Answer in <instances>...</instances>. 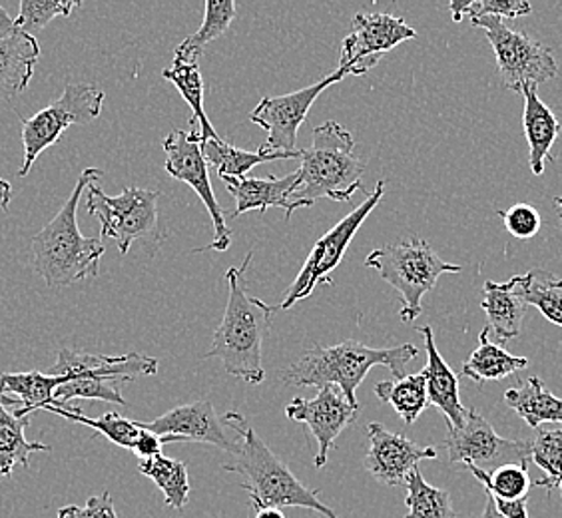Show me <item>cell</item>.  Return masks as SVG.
I'll return each mask as SVG.
<instances>
[{
    "mask_svg": "<svg viewBox=\"0 0 562 518\" xmlns=\"http://www.w3.org/2000/svg\"><path fill=\"white\" fill-rule=\"evenodd\" d=\"M222 421L241 439L236 463L224 464V471L238 473L244 478L241 488L248 491L251 507L256 510L300 507L325 518H341L319 498L322 491L303 485L239 413L229 410Z\"/></svg>",
    "mask_w": 562,
    "mask_h": 518,
    "instance_id": "1",
    "label": "cell"
},
{
    "mask_svg": "<svg viewBox=\"0 0 562 518\" xmlns=\"http://www.w3.org/2000/svg\"><path fill=\"white\" fill-rule=\"evenodd\" d=\"M251 251L238 268L226 271L227 305L222 324L214 334V344L204 359L216 357L227 375L249 385H260L266 379L261 368L263 341L270 334L271 312L268 303L249 297L246 292V271L251 263Z\"/></svg>",
    "mask_w": 562,
    "mask_h": 518,
    "instance_id": "2",
    "label": "cell"
},
{
    "mask_svg": "<svg viewBox=\"0 0 562 518\" xmlns=\"http://www.w3.org/2000/svg\"><path fill=\"white\" fill-rule=\"evenodd\" d=\"M104 176L98 168H87L66 204L33 238L34 270L48 288H68L78 281L97 278L104 256V239L80 234L76 212L80 198Z\"/></svg>",
    "mask_w": 562,
    "mask_h": 518,
    "instance_id": "3",
    "label": "cell"
},
{
    "mask_svg": "<svg viewBox=\"0 0 562 518\" xmlns=\"http://www.w3.org/2000/svg\"><path fill=\"white\" fill-rule=\"evenodd\" d=\"M419 356V349L405 346L375 347L347 339L337 346H315L307 349L297 361L281 373L280 379L288 387H325L336 385L349 405L359 407L357 387L368 378L369 371L378 365L391 369L395 379L405 378L407 363Z\"/></svg>",
    "mask_w": 562,
    "mask_h": 518,
    "instance_id": "4",
    "label": "cell"
},
{
    "mask_svg": "<svg viewBox=\"0 0 562 518\" xmlns=\"http://www.w3.org/2000/svg\"><path fill=\"white\" fill-rule=\"evenodd\" d=\"M300 160L302 168L297 170L300 176L293 185L285 219L297 207H310L317 200L349 202L359 190L363 192L366 164L356 151L351 132L336 120H327L314 128L312 146L302 150Z\"/></svg>",
    "mask_w": 562,
    "mask_h": 518,
    "instance_id": "5",
    "label": "cell"
},
{
    "mask_svg": "<svg viewBox=\"0 0 562 518\" xmlns=\"http://www.w3.org/2000/svg\"><path fill=\"white\" fill-rule=\"evenodd\" d=\"M158 373V361L138 351L126 356H90L75 349H60L55 373L65 378V383L55 391L53 407H65L72 399L109 401L128 407L116 383L150 378Z\"/></svg>",
    "mask_w": 562,
    "mask_h": 518,
    "instance_id": "6",
    "label": "cell"
},
{
    "mask_svg": "<svg viewBox=\"0 0 562 518\" xmlns=\"http://www.w3.org/2000/svg\"><path fill=\"white\" fill-rule=\"evenodd\" d=\"M366 268L378 271L383 280L400 293V317L412 324L423 312V297L431 292L445 273H461V266L441 259V256L422 238H403L373 249L366 259Z\"/></svg>",
    "mask_w": 562,
    "mask_h": 518,
    "instance_id": "7",
    "label": "cell"
},
{
    "mask_svg": "<svg viewBox=\"0 0 562 518\" xmlns=\"http://www.w3.org/2000/svg\"><path fill=\"white\" fill-rule=\"evenodd\" d=\"M87 210L100 222V238L114 239L122 256L142 238L158 236L160 192L126 188L122 194L106 195L97 184L88 185Z\"/></svg>",
    "mask_w": 562,
    "mask_h": 518,
    "instance_id": "8",
    "label": "cell"
},
{
    "mask_svg": "<svg viewBox=\"0 0 562 518\" xmlns=\"http://www.w3.org/2000/svg\"><path fill=\"white\" fill-rule=\"evenodd\" d=\"M471 22L485 31L495 50L503 87L522 92V88L541 87L542 82H549L559 75V65L551 48L537 43L529 34L508 29L498 16H481Z\"/></svg>",
    "mask_w": 562,
    "mask_h": 518,
    "instance_id": "9",
    "label": "cell"
},
{
    "mask_svg": "<svg viewBox=\"0 0 562 518\" xmlns=\"http://www.w3.org/2000/svg\"><path fill=\"white\" fill-rule=\"evenodd\" d=\"M106 94L94 85H68L63 97L50 106L36 112L33 119H22L24 160L19 176L31 172L34 162L46 148L55 146L72 124H88L102 112Z\"/></svg>",
    "mask_w": 562,
    "mask_h": 518,
    "instance_id": "10",
    "label": "cell"
},
{
    "mask_svg": "<svg viewBox=\"0 0 562 518\" xmlns=\"http://www.w3.org/2000/svg\"><path fill=\"white\" fill-rule=\"evenodd\" d=\"M385 194V180H379L375 190L366 198V202L349 212L339 224L331 227L325 236L315 241L310 258L305 259L300 275L295 278L292 288L285 293V297L278 305H270L271 314L285 312L295 303L302 302L314 293L317 285H331V271L336 270L346 256L351 239L356 238L359 227L368 219L369 214L378 207L381 198Z\"/></svg>",
    "mask_w": 562,
    "mask_h": 518,
    "instance_id": "11",
    "label": "cell"
},
{
    "mask_svg": "<svg viewBox=\"0 0 562 518\" xmlns=\"http://www.w3.org/2000/svg\"><path fill=\"white\" fill-rule=\"evenodd\" d=\"M164 151H166V172L170 178L184 182L194 190L202 204L206 205L212 224H214V239L206 248H198L195 251H226L232 244V229L227 227L226 216L222 207L217 204L214 188L210 182V166H207L204 151H202V136L200 130H172L162 142Z\"/></svg>",
    "mask_w": 562,
    "mask_h": 518,
    "instance_id": "12",
    "label": "cell"
},
{
    "mask_svg": "<svg viewBox=\"0 0 562 518\" xmlns=\"http://www.w3.org/2000/svg\"><path fill=\"white\" fill-rule=\"evenodd\" d=\"M445 447L451 463H465L485 473H493L507 464L529 466L532 463L530 441L503 439L475 409H469L461 429L449 431Z\"/></svg>",
    "mask_w": 562,
    "mask_h": 518,
    "instance_id": "13",
    "label": "cell"
},
{
    "mask_svg": "<svg viewBox=\"0 0 562 518\" xmlns=\"http://www.w3.org/2000/svg\"><path fill=\"white\" fill-rule=\"evenodd\" d=\"M347 70L337 68L334 75L325 76L319 82L312 87L302 88L292 94L283 97L261 98L260 104L251 112V122L260 128L268 130V140L261 144V150L283 151V154H295L297 148V132L302 128L303 122L307 119L310 110L314 106L317 97L325 88L334 87L346 78Z\"/></svg>",
    "mask_w": 562,
    "mask_h": 518,
    "instance_id": "14",
    "label": "cell"
},
{
    "mask_svg": "<svg viewBox=\"0 0 562 518\" xmlns=\"http://www.w3.org/2000/svg\"><path fill=\"white\" fill-rule=\"evenodd\" d=\"M136 423L144 431L158 435L162 439V444H212L234 457L241 451L239 435L227 432L226 425L217 417L216 409L210 401H195V403L180 405L156 417L154 421Z\"/></svg>",
    "mask_w": 562,
    "mask_h": 518,
    "instance_id": "15",
    "label": "cell"
},
{
    "mask_svg": "<svg viewBox=\"0 0 562 518\" xmlns=\"http://www.w3.org/2000/svg\"><path fill=\"white\" fill-rule=\"evenodd\" d=\"M417 36L415 29L393 14L357 12L353 31L344 38L339 68L349 76H363L378 66L381 56Z\"/></svg>",
    "mask_w": 562,
    "mask_h": 518,
    "instance_id": "16",
    "label": "cell"
},
{
    "mask_svg": "<svg viewBox=\"0 0 562 518\" xmlns=\"http://www.w3.org/2000/svg\"><path fill=\"white\" fill-rule=\"evenodd\" d=\"M361 407L347 403L344 393L336 385H325L317 388L314 399L295 397L285 407V415L292 421L305 423L317 441L315 469H324L329 457V449L336 444V439L356 421Z\"/></svg>",
    "mask_w": 562,
    "mask_h": 518,
    "instance_id": "17",
    "label": "cell"
},
{
    "mask_svg": "<svg viewBox=\"0 0 562 518\" xmlns=\"http://www.w3.org/2000/svg\"><path fill=\"white\" fill-rule=\"evenodd\" d=\"M369 449L366 454V469L369 475L385 486L405 485L413 469L422 461L437 459L435 447H422L412 439L383 427L381 423L368 425Z\"/></svg>",
    "mask_w": 562,
    "mask_h": 518,
    "instance_id": "18",
    "label": "cell"
},
{
    "mask_svg": "<svg viewBox=\"0 0 562 518\" xmlns=\"http://www.w3.org/2000/svg\"><path fill=\"white\" fill-rule=\"evenodd\" d=\"M423 335L425 341V353H427V365L423 368V375L427 381V397L429 405L437 407L445 415L449 423V431L461 429L465 425L467 413L469 409L463 407L461 397H459V379L453 373V369L447 365L439 349L435 346V335L429 325L417 329Z\"/></svg>",
    "mask_w": 562,
    "mask_h": 518,
    "instance_id": "19",
    "label": "cell"
},
{
    "mask_svg": "<svg viewBox=\"0 0 562 518\" xmlns=\"http://www.w3.org/2000/svg\"><path fill=\"white\" fill-rule=\"evenodd\" d=\"M520 94L525 97L522 130L529 144L530 170L535 176H542L544 164L552 160V146L561 136V120L542 102L539 87L522 88Z\"/></svg>",
    "mask_w": 562,
    "mask_h": 518,
    "instance_id": "20",
    "label": "cell"
},
{
    "mask_svg": "<svg viewBox=\"0 0 562 518\" xmlns=\"http://www.w3.org/2000/svg\"><path fill=\"white\" fill-rule=\"evenodd\" d=\"M297 170L281 178H222L226 182L227 192L236 200V207L232 210L229 216L238 217L246 212L258 210L266 214L270 207H290V198H292L293 185L297 182Z\"/></svg>",
    "mask_w": 562,
    "mask_h": 518,
    "instance_id": "21",
    "label": "cell"
},
{
    "mask_svg": "<svg viewBox=\"0 0 562 518\" xmlns=\"http://www.w3.org/2000/svg\"><path fill=\"white\" fill-rule=\"evenodd\" d=\"M41 56L36 36L14 29L0 36V100L16 97L26 90Z\"/></svg>",
    "mask_w": 562,
    "mask_h": 518,
    "instance_id": "22",
    "label": "cell"
},
{
    "mask_svg": "<svg viewBox=\"0 0 562 518\" xmlns=\"http://www.w3.org/2000/svg\"><path fill=\"white\" fill-rule=\"evenodd\" d=\"M483 309L487 314L488 329L495 334L501 344L519 337L522 317L527 305L520 300L513 280L505 283L487 281L483 288Z\"/></svg>",
    "mask_w": 562,
    "mask_h": 518,
    "instance_id": "23",
    "label": "cell"
},
{
    "mask_svg": "<svg viewBox=\"0 0 562 518\" xmlns=\"http://www.w3.org/2000/svg\"><path fill=\"white\" fill-rule=\"evenodd\" d=\"M505 403L530 429H539L542 423H562V399L552 395L539 378H529L520 387L508 388Z\"/></svg>",
    "mask_w": 562,
    "mask_h": 518,
    "instance_id": "24",
    "label": "cell"
},
{
    "mask_svg": "<svg viewBox=\"0 0 562 518\" xmlns=\"http://www.w3.org/2000/svg\"><path fill=\"white\" fill-rule=\"evenodd\" d=\"M29 417H19L14 410L7 409L0 395V481L9 478L12 471L22 464L29 469V459L33 453H48L50 447L43 443H31L24 437L29 427Z\"/></svg>",
    "mask_w": 562,
    "mask_h": 518,
    "instance_id": "25",
    "label": "cell"
},
{
    "mask_svg": "<svg viewBox=\"0 0 562 518\" xmlns=\"http://www.w3.org/2000/svg\"><path fill=\"white\" fill-rule=\"evenodd\" d=\"M491 329L485 327L479 335V347L471 353V357L463 363V375L475 381V383H488V381H501L519 373L520 369L529 365L527 357L510 356L503 347L495 346L488 339Z\"/></svg>",
    "mask_w": 562,
    "mask_h": 518,
    "instance_id": "26",
    "label": "cell"
},
{
    "mask_svg": "<svg viewBox=\"0 0 562 518\" xmlns=\"http://www.w3.org/2000/svg\"><path fill=\"white\" fill-rule=\"evenodd\" d=\"M202 151L206 158L207 166H214L220 178H246V173L260 166V164L273 162V160H297L302 156V150L295 154H283V151H246L236 148L226 140L202 142Z\"/></svg>",
    "mask_w": 562,
    "mask_h": 518,
    "instance_id": "27",
    "label": "cell"
},
{
    "mask_svg": "<svg viewBox=\"0 0 562 518\" xmlns=\"http://www.w3.org/2000/svg\"><path fill=\"white\" fill-rule=\"evenodd\" d=\"M236 19V2L232 0H206L204 22L198 29V33L184 38L176 46L173 65H198L200 56L204 55V48L212 41L224 36L229 24Z\"/></svg>",
    "mask_w": 562,
    "mask_h": 518,
    "instance_id": "28",
    "label": "cell"
},
{
    "mask_svg": "<svg viewBox=\"0 0 562 518\" xmlns=\"http://www.w3.org/2000/svg\"><path fill=\"white\" fill-rule=\"evenodd\" d=\"M525 305H532L551 324L562 327V283L541 270H530L510 278Z\"/></svg>",
    "mask_w": 562,
    "mask_h": 518,
    "instance_id": "29",
    "label": "cell"
},
{
    "mask_svg": "<svg viewBox=\"0 0 562 518\" xmlns=\"http://www.w3.org/2000/svg\"><path fill=\"white\" fill-rule=\"evenodd\" d=\"M373 391H375L379 401L390 403L405 425L417 421L419 415L429 405L427 381H425L423 373L405 375V378L395 379V381H379V383H375Z\"/></svg>",
    "mask_w": 562,
    "mask_h": 518,
    "instance_id": "30",
    "label": "cell"
},
{
    "mask_svg": "<svg viewBox=\"0 0 562 518\" xmlns=\"http://www.w3.org/2000/svg\"><path fill=\"white\" fill-rule=\"evenodd\" d=\"M138 471L162 491L166 507L173 510L186 508L190 500V478L186 463L158 454L154 459L142 461Z\"/></svg>",
    "mask_w": 562,
    "mask_h": 518,
    "instance_id": "31",
    "label": "cell"
},
{
    "mask_svg": "<svg viewBox=\"0 0 562 518\" xmlns=\"http://www.w3.org/2000/svg\"><path fill=\"white\" fill-rule=\"evenodd\" d=\"M162 76L168 82H172L173 87L178 88V92L184 98L186 104L194 112L192 119H190V126L200 124L202 142L217 140L220 134L212 126L206 110H204V80H202L200 65H173L170 70H164Z\"/></svg>",
    "mask_w": 562,
    "mask_h": 518,
    "instance_id": "32",
    "label": "cell"
},
{
    "mask_svg": "<svg viewBox=\"0 0 562 518\" xmlns=\"http://www.w3.org/2000/svg\"><path fill=\"white\" fill-rule=\"evenodd\" d=\"M405 486V505L409 508V515L405 518H457L451 495L443 488L429 485L423 478L419 466L409 473Z\"/></svg>",
    "mask_w": 562,
    "mask_h": 518,
    "instance_id": "33",
    "label": "cell"
},
{
    "mask_svg": "<svg viewBox=\"0 0 562 518\" xmlns=\"http://www.w3.org/2000/svg\"><path fill=\"white\" fill-rule=\"evenodd\" d=\"M43 410H48L53 415L63 417L66 421L80 423V425H87L90 429H94L98 435L106 437L110 443L119 444L122 449H134L136 441L140 439L142 429L138 427V423L131 421V419H124L119 413H104L100 419H90L87 415H82V410L72 409V407H44Z\"/></svg>",
    "mask_w": 562,
    "mask_h": 518,
    "instance_id": "34",
    "label": "cell"
},
{
    "mask_svg": "<svg viewBox=\"0 0 562 518\" xmlns=\"http://www.w3.org/2000/svg\"><path fill=\"white\" fill-rule=\"evenodd\" d=\"M467 469L473 473L481 485L487 488L488 495H493V497L505 498V500L529 498V466L507 464L493 473L479 471L475 466H467Z\"/></svg>",
    "mask_w": 562,
    "mask_h": 518,
    "instance_id": "35",
    "label": "cell"
},
{
    "mask_svg": "<svg viewBox=\"0 0 562 518\" xmlns=\"http://www.w3.org/2000/svg\"><path fill=\"white\" fill-rule=\"evenodd\" d=\"M532 463L544 473V478L535 485L552 493L562 483V431H539L535 441H530Z\"/></svg>",
    "mask_w": 562,
    "mask_h": 518,
    "instance_id": "36",
    "label": "cell"
},
{
    "mask_svg": "<svg viewBox=\"0 0 562 518\" xmlns=\"http://www.w3.org/2000/svg\"><path fill=\"white\" fill-rule=\"evenodd\" d=\"M80 2L75 0H22L19 7V16L14 19V26L22 33H41L48 22L56 16H70Z\"/></svg>",
    "mask_w": 562,
    "mask_h": 518,
    "instance_id": "37",
    "label": "cell"
},
{
    "mask_svg": "<svg viewBox=\"0 0 562 518\" xmlns=\"http://www.w3.org/2000/svg\"><path fill=\"white\" fill-rule=\"evenodd\" d=\"M453 12V21L461 22L463 16L481 19V16H498V19H519L532 11L525 0H454L449 4Z\"/></svg>",
    "mask_w": 562,
    "mask_h": 518,
    "instance_id": "38",
    "label": "cell"
},
{
    "mask_svg": "<svg viewBox=\"0 0 562 518\" xmlns=\"http://www.w3.org/2000/svg\"><path fill=\"white\" fill-rule=\"evenodd\" d=\"M508 234L517 239L535 238L541 229V216L530 204L510 205L505 212H497Z\"/></svg>",
    "mask_w": 562,
    "mask_h": 518,
    "instance_id": "39",
    "label": "cell"
},
{
    "mask_svg": "<svg viewBox=\"0 0 562 518\" xmlns=\"http://www.w3.org/2000/svg\"><path fill=\"white\" fill-rule=\"evenodd\" d=\"M56 518H119V515H116L112 497L106 491L102 495L88 498L85 507L68 505V507L60 508Z\"/></svg>",
    "mask_w": 562,
    "mask_h": 518,
    "instance_id": "40",
    "label": "cell"
},
{
    "mask_svg": "<svg viewBox=\"0 0 562 518\" xmlns=\"http://www.w3.org/2000/svg\"><path fill=\"white\" fill-rule=\"evenodd\" d=\"M162 439H160L158 435L142 429L140 439L134 444L132 453L136 454V457H140L142 461H148V459H154V457L162 454Z\"/></svg>",
    "mask_w": 562,
    "mask_h": 518,
    "instance_id": "41",
    "label": "cell"
},
{
    "mask_svg": "<svg viewBox=\"0 0 562 518\" xmlns=\"http://www.w3.org/2000/svg\"><path fill=\"white\" fill-rule=\"evenodd\" d=\"M491 497H493V495H491ZM493 500H495V507H497L498 513H501L505 518H529L527 498H519V500H505V498L493 497Z\"/></svg>",
    "mask_w": 562,
    "mask_h": 518,
    "instance_id": "42",
    "label": "cell"
},
{
    "mask_svg": "<svg viewBox=\"0 0 562 518\" xmlns=\"http://www.w3.org/2000/svg\"><path fill=\"white\" fill-rule=\"evenodd\" d=\"M11 182H7V180H2V178H0V212H7V210H9V204H11Z\"/></svg>",
    "mask_w": 562,
    "mask_h": 518,
    "instance_id": "43",
    "label": "cell"
},
{
    "mask_svg": "<svg viewBox=\"0 0 562 518\" xmlns=\"http://www.w3.org/2000/svg\"><path fill=\"white\" fill-rule=\"evenodd\" d=\"M14 29H16V26H14V21L9 16V12L0 7V36L12 33Z\"/></svg>",
    "mask_w": 562,
    "mask_h": 518,
    "instance_id": "44",
    "label": "cell"
},
{
    "mask_svg": "<svg viewBox=\"0 0 562 518\" xmlns=\"http://www.w3.org/2000/svg\"><path fill=\"white\" fill-rule=\"evenodd\" d=\"M481 518H505L498 513L497 507H495V500H493L491 495H487V505H485V510H483Z\"/></svg>",
    "mask_w": 562,
    "mask_h": 518,
    "instance_id": "45",
    "label": "cell"
},
{
    "mask_svg": "<svg viewBox=\"0 0 562 518\" xmlns=\"http://www.w3.org/2000/svg\"><path fill=\"white\" fill-rule=\"evenodd\" d=\"M256 518H285L281 508H260L256 510Z\"/></svg>",
    "mask_w": 562,
    "mask_h": 518,
    "instance_id": "46",
    "label": "cell"
},
{
    "mask_svg": "<svg viewBox=\"0 0 562 518\" xmlns=\"http://www.w3.org/2000/svg\"><path fill=\"white\" fill-rule=\"evenodd\" d=\"M554 204L559 205V207H561V222H562V195H557V198H554Z\"/></svg>",
    "mask_w": 562,
    "mask_h": 518,
    "instance_id": "47",
    "label": "cell"
},
{
    "mask_svg": "<svg viewBox=\"0 0 562 518\" xmlns=\"http://www.w3.org/2000/svg\"><path fill=\"white\" fill-rule=\"evenodd\" d=\"M559 488H561V491H562V483H561V486H559Z\"/></svg>",
    "mask_w": 562,
    "mask_h": 518,
    "instance_id": "48",
    "label": "cell"
},
{
    "mask_svg": "<svg viewBox=\"0 0 562 518\" xmlns=\"http://www.w3.org/2000/svg\"><path fill=\"white\" fill-rule=\"evenodd\" d=\"M561 283H562V278H561Z\"/></svg>",
    "mask_w": 562,
    "mask_h": 518,
    "instance_id": "49",
    "label": "cell"
}]
</instances>
